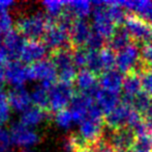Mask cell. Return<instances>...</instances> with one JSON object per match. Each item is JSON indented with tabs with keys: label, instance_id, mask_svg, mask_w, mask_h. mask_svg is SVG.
Instances as JSON below:
<instances>
[{
	"label": "cell",
	"instance_id": "74e56055",
	"mask_svg": "<svg viewBox=\"0 0 152 152\" xmlns=\"http://www.w3.org/2000/svg\"><path fill=\"white\" fill-rule=\"evenodd\" d=\"M14 5H16V3L12 0H0V8L10 10Z\"/></svg>",
	"mask_w": 152,
	"mask_h": 152
},
{
	"label": "cell",
	"instance_id": "ab89813d",
	"mask_svg": "<svg viewBox=\"0 0 152 152\" xmlns=\"http://www.w3.org/2000/svg\"><path fill=\"white\" fill-rule=\"evenodd\" d=\"M6 96H7V94H5V92H4V90H3V85H0V99H1V98L6 97Z\"/></svg>",
	"mask_w": 152,
	"mask_h": 152
},
{
	"label": "cell",
	"instance_id": "ee69618b",
	"mask_svg": "<svg viewBox=\"0 0 152 152\" xmlns=\"http://www.w3.org/2000/svg\"><path fill=\"white\" fill-rule=\"evenodd\" d=\"M151 39H152V24H151Z\"/></svg>",
	"mask_w": 152,
	"mask_h": 152
},
{
	"label": "cell",
	"instance_id": "2e32d148",
	"mask_svg": "<svg viewBox=\"0 0 152 152\" xmlns=\"http://www.w3.org/2000/svg\"><path fill=\"white\" fill-rule=\"evenodd\" d=\"M94 103H95V99L93 98V96L83 93L76 94L69 105V110L72 115L75 123H81L82 121H84L88 116L90 108Z\"/></svg>",
	"mask_w": 152,
	"mask_h": 152
},
{
	"label": "cell",
	"instance_id": "4316f807",
	"mask_svg": "<svg viewBox=\"0 0 152 152\" xmlns=\"http://www.w3.org/2000/svg\"><path fill=\"white\" fill-rule=\"evenodd\" d=\"M55 83V82H54ZM54 83L51 82H42L39 85L34 87V90L30 93L31 101L34 106H37L42 110L48 108L49 104V90L51 89Z\"/></svg>",
	"mask_w": 152,
	"mask_h": 152
},
{
	"label": "cell",
	"instance_id": "ba28073f",
	"mask_svg": "<svg viewBox=\"0 0 152 152\" xmlns=\"http://www.w3.org/2000/svg\"><path fill=\"white\" fill-rule=\"evenodd\" d=\"M104 120L86 118L79 123L78 136L89 147L93 148L104 138Z\"/></svg>",
	"mask_w": 152,
	"mask_h": 152
},
{
	"label": "cell",
	"instance_id": "603a6c76",
	"mask_svg": "<svg viewBox=\"0 0 152 152\" xmlns=\"http://www.w3.org/2000/svg\"><path fill=\"white\" fill-rule=\"evenodd\" d=\"M26 39H24L16 29H12L2 38V42L8 53V56L12 59L18 61L19 54H20L22 47L24 45Z\"/></svg>",
	"mask_w": 152,
	"mask_h": 152
},
{
	"label": "cell",
	"instance_id": "8d00e7d4",
	"mask_svg": "<svg viewBox=\"0 0 152 152\" xmlns=\"http://www.w3.org/2000/svg\"><path fill=\"white\" fill-rule=\"evenodd\" d=\"M10 61V56H8V53L3 45L2 38L0 37V69H3V68L5 67V65Z\"/></svg>",
	"mask_w": 152,
	"mask_h": 152
},
{
	"label": "cell",
	"instance_id": "277c9868",
	"mask_svg": "<svg viewBox=\"0 0 152 152\" xmlns=\"http://www.w3.org/2000/svg\"><path fill=\"white\" fill-rule=\"evenodd\" d=\"M51 61L56 67L58 81L72 85L78 74V69L72 61V51L68 48L53 51Z\"/></svg>",
	"mask_w": 152,
	"mask_h": 152
},
{
	"label": "cell",
	"instance_id": "9a60e30c",
	"mask_svg": "<svg viewBox=\"0 0 152 152\" xmlns=\"http://www.w3.org/2000/svg\"><path fill=\"white\" fill-rule=\"evenodd\" d=\"M93 33L91 24L86 20H74L70 27V44L75 48H86Z\"/></svg>",
	"mask_w": 152,
	"mask_h": 152
},
{
	"label": "cell",
	"instance_id": "cb8c5ba5",
	"mask_svg": "<svg viewBox=\"0 0 152 152\" xmlns=\"http://www.w3.org/2000/svg\"><path fill=\"white\" fill-rule=\"evenodd\" d=\"M47 116L48 115H47L46 110L31 105L30 108H27L25 112H23L21 114L20 123L22 125L26 126V127L33 129L34 127L39 125L40 123H42L47 119Z\"/></svg>",
	"mask_w": 152,
	"mask_h": 152
},
{
	"label": "cell",
	"instance_id": "6da1fadb",
	"mask_svg": "<svg viewBox=\"0 0 152 152\" xmlns=\"http://www.w3.org/2000/svg\"><path fill=\"white\" fill-rule=\"evenodd\" d=\"M72 19L67 10L56 20L50 19L48 29L42 38L47 48L53 51L68 48L70 44V27L74 22Z\"/></svg>",
	"mask_w": 152,
	"mask_h": 152
},
{
	"label": "cell",
	"instance_id": "60d3db41",
	"mask_svg": "<svg viewBox=\"0 0 152 152\" xmlns=\"http://www.w3.org/2000/svg\"><path fill=\"white\" fill-rule=\"evenodd\" d=\"M77 152H95L93 148H85V149H82V150H79Z\"/></svg>",
	"mask_w": 152,
	"mask_h": 152
},
{
	"label": "cell",
	"instance_id": "8992f818",
	"mask_svg": "<svg viewBox=\"0 0 152 152\" xmlns=\"http://www.w3.org/2000/svg\"><path fill=\"white\" fill-rule=\"evenodd\" d=\"M76 96L72 85L56 81L49 90L48 108L54 113L68 108Z\"/></svg>",
	"mask_w": 152,
	"mask_h": 152
},
{
	"label": "cell",
	"instance_id": "d6a6232c",
	"mask_svg": "<svg viewBox=\"0 0 152 152\" xmlns=\"http://www.w3.org/2000/svg\"><path fill=\"white\" fill-rule=\"evenodd\" d=\"M72 61L77 69H86L87 65V49L76 48L72 51Z\"/></svg>",
	"mask_w": 152,
	"mask_h": 152
},
{
	"label": "cell",
	"instance_id": "7bdbcfd3",
	"mask_svg": "<svg viewBox=\"0 0 152 152\" xmlns=\"http://www.w3.org/2000/svg\"><path fill=\"white\" fill-rule=\"evenodd\" d=\"M21 152H33V151L30 150V149H23V150L21 151Z\"/></svg>",
	"mask_w": 152,
	"mask_h": 152
},
{
	"label": "cell",
	"instance_id": "83f0119b",
	"mask_svg": "<svg viewBox=\"0 0 152 152\" xmlns=\"http://www.w3.org/2000/svg\"><path fill=\"white\" fill-rule=\"evenodd\" d=\"M42 5L46 12V16L52 20L60 18L66 10V1L61 0H48L42 2Z\"/></svg>",
	"mask_w": 152,
	"mask_h": 152
},
{
	"label": "cell",
	"instance_id": "836d02e7",
	"mask_svg": "<svg viewBox=\"0 0 152 152\" xmlns=\"http://www.w3.org/2000/svg\"><path fill=\"white\" fill-rule=\"evenodd\" d=\"M12 145L10 130L0 127V152H10Z\"/></svg>",
	"mask_w": 152,
	"mask_h": 152
},
{
	"label": "cell",
	"instance_id": "e0dca14e",
	"mask_svg": "<svg viewBox=\"0 0 152 152\" xmlns=\"http://www.w3.org/2000/svg\"><path fill=\"white\" fill-rule=\"evenodd\" d=\"M122 92H123V96L121 97V102L132 106V99L142 92L141 77L138 73L132 72L124 76Z\"/></svg>",
	"mask_w": 152,
	"mask_h": 152
},
{
	"label": "cell",
	"instance_id": "484cf974",
	"mask_svg": "<svg viewBox=\"0 0 152 152\" xmlns=\"http://www.w3.org/2000/svg\"><path fill=\"white\" fill-rule=\"evenodd\" d=\"M132 42V38H130L129 33L125 29L124 26H119L116 28L114 35L112 38L109 40V48L112 49L114 52H119V51L123 50L127 46H129Z\"/></svg>",
	"mask_w": 152,
	"mask_h": 152
},
{
	"label": "cell",
	"instance_id": "7c38bea8",
	"mask_svg": "<svg viewBox=\"0 0 152 152\" xmlns=\"http://www.w3.org/2000/svg\"><path fill=\"white\" fill-rule=\"evenodd\" d=\"M10 136L12 144L23 149H29L39 141V136L34 129L22 125L19 122L10 127Z\"/></svg>",
	"mask_w": 152,
	"mask_h": 152
},
{
	"label": "cell",
	"instance_id": "44dd1931",
	"mask_svg": "<svg viewBox=\"0 0 152 152\" xmlns=\"http://www.w3.org/2000/svg\"><path fill=\"white\" fill-rule=\"evenodd\" d=\"M93 98L95 99L96 104L99 106V108L102 110L104 116L112 112L121 102L120 95L104 91V90L100 89L99 85H98L97 90L94 92Z\"/></svg>",
	"mask_w": 152,
	"mask_h": 152
},
{
	"label": "cell",
	"instance_id": "30bf717a",
	"mask_svg": "<svg viewBox=\"0 0 152 152\" xmlns=\"http://www.w3.org/2000/svg\"><path fill=\"white\" fill-rule=\"evenodd\" d=\"M48 54V48L44 42L39 40H26L22 47L18 61L24 65H33L46 59Z\"/></svg>",
	"mask_w": 152,
	"mask_h": 152
},
{
	"label": "cell",
	"instance_id": "52a82bcc",
	"mask_svg": "<svg viewBox=\"0 0 152 152\" xmlns=\"http://www.w3.org/2000/svg\"><path fill=\"white\" fill-rule=\"evenodd\" d=\"M123 26L129 33L132 42L139 46L142 47L151 43V24L136 14H127Z\"/></svg>",
	"mask_w": 152,
	"mask_h": 152
},
{
	"label": "cell",
	"instance_id": "1f68e13d",
	"mask_svg": "<svg viewBox=\"0 0 152 152\" xmlns=\"http://www.w3.org/2000/svg\"><path fill=\"white\" fill-rule=\"evenodd\" d=\"M55 122H56L57 126H59L60 128L68 129L72 125V123H75L69 108H65L60 112L55 113Z\"/></svg>",
	"mask_w": 152,
	"mask_h": 152
},
{
	"label": "cell",
	"instance_id": "9c48e42d",
	"mask_svg": "<svg viewBox=\"0 0 152 152\" xmlns=\"http://www.w3.org/2000/svg\"><path fill=\"white\" fill-rule=\"evenodd\" d=\"M102 140L115 151L128 152L132 150L136 144V134L134 130L128 127L115 130L109 129L108 136L104 133Z\"/></svg>",
	"mask_w": 152,
	"mask_h": 152
},
{
	"label": "cell",
	"instance_id": "f35d334b",
	"mask_svg": "<svg viewBox=\"0 0 152 152\" xmlns=\"http://www.w3.org/2000/svg\"><path fill=\"white\" fill-rule=\"evenodd\" d=\"M5 82V75H4L3 69H0V85H3V83Z\"/></svg>",
	"mask_w": 152,
	"mask_h": 152
},
{
	"label": "cell",
	"instance_id": "4dcf8cb0",
	"mask_svg": "<svg viewBox=\"0 0 152 152\" xmlns=\"http://www.w3.org/2000/svg\"><path fill=\"white\" fill-rule=\"evenodd\" d=\"M14 26V19L10 10L0 8V37L12 31Z\"/></svg>",
	"mask_w": 152,
	"mask_h": 152
},
{
	"label": "cell",
	"instance_id": "5bb4252c",
	"mask_svg": "<svg viewBox=\"0 0 152 152\" xmlns=\"http://www.w3.org/2000/svg\"><path fill=\"white\" fill-rule=\"evenodd\" d=\"M132 110H134L132 106L120 102L117 108H115L112 112L104 116V126L113 130L128 127Z\"/></svg>",
	"mask_w": 152,
	"mask_h": 152
},
{
	"label": "cell",
	"instance_id": "e575fe53",
	"mask_svg": "<svg viewBox=\"0 0 152 152\" xmlns=\"http://www.w3.org/2000/svg\"><path fill=\"white\" fill-rule=\"evenodd\" d=\"M139 75L141 77L142 91L152 97V70H145Z\"/></svg>",
	"mask_w": 152,
	"mask_h": 152
},
{
	"label": "cell",
	"instance_id": "8fae6325",
	"mask_svg": "<svg viewBox=\"0 0 152 152\" xmlns=\"http://www.w3.org/2000/svg\"><path fill=\"white\" fill-rule=\"evenodd\" d=\"M28 67L29 80H37L42 82H56L57 70L53 62L49 59H45L40 62L27 66Z\"/></svg>",
	"mask_w": 152,
	"mask_h": 152
},
{
	"label": "cell",
	"instance_id": "f546056e",
	"mask_svg": "<svg viewBox=\"0 0 152 152\" xmlns=\"http://www.w3.org/2000/svg\"><path fill=\"white\" fill-rule=\"evenodd\" d=\"M99 55L104 72L114 70V68L116 67V52H114L109 47H104L99 50Z\"/></svg>",
	"mask_w": 152,
	"mask_h": 152
},
{
	"label": "cell",
	"instance_id": "3957f363",
	"mask_svg": "<svg viewBox=\"0 0 152 152\" xmlns=\"http://www.w3.org/2000/svg\"><path fill=\"white\" fill-rule=\"evenodd\" d=\"M116 68L120 73L128 74L132 72L140 74L145 69L142 59L141 46L132 43L129 46L116 53Z\"/></svg>",
	"mask_w": 152,
	"mask_h": 152
},
{
	"label": "cell",
	"instance_id": "4fadbf2b",
	"mask_svg": "<svg viewBox=\"0 0 152 152\" xmlns=\"http://www.w3.org/2000/svg\"><path fill=\"white\" fill-rule=\"evenodd\" d=\"M5 81L12 87H24L26 81L29 80L28 67L17 59H10L3 68Z\"/></svg>",
	"mask_w": 152,
	"mask_h": 152
},
{
	"label": "cell",
	"instance_id": "f1b7e54d",
	"mask_svg": "<svg viewBox=\"0 0 152 152\" xmlns=\"http://www.w3.org/2000/svg\"><path fill=\"white\" fill-rule=\"evenodd\" d=\"M86 69L90 70L98 77L104 73L102 61H100L99 50H89L87 49V65Z\"/></svg>",
	"mask_w": 152,
	"mask_h": 152
},
{
	"label": "cell",
	"instance_id": "ac0fdd59",
	"mask_svg": "<svg viewBox=\"0 0 152 152\" xmlns=\"http://www.w3.org/2000/svg\"><path fill=\"white\" fill-rule=\"evenodd\" d=\"M124 76L118 70H110V71L104 72L98 77V85L100 89L113 94L120 95L123 85Z\"/></svg>",
	"mask_w": 152,
	"mask_h": 152
},
{
	"label": "cell",
	"instance_id": "ffe728a7",
	"mask_svg": "<svg viewBox=\"0 0 152 152\" xmlns=\"http://www.w3.org/2000/svg\"><path fill=\"white\" fill-rule=\"evenodd\" d=\"M75 83L80 93L93 96L98 87V76L88 69L79 70Z\"/></svg>",
	"mask_w": 152,
	"mask_h": 152
},
{
	"label": "cell",
	"instance_id": "d4e9b609",
	"mask_svg": "<svg viewBox=\"0 0 152 152\" xmlns=\"http://www.w3.org/2000/svg\"><path fill=\"white\" fill-rule=\"evenodd\" d=\"M92 5L89 1H66V10L76 20H86L88 16L92 14Z\"/></svg>",
	"mask_w": 152,
	"mask_h": 152
},
{
	"label": "cell",
	"instance_id": "7402d4cb",
	"mask_svg": "<svg viewBox=\"0 0 152 152\" xmlns=\"http://www.w3.org/2000/svg\"><path fill=\"white\" fill-rule=\"evenodd\" d=\"M119 4L124 8L132 12V14H136L143 20L152 24V1H146V0H141V1H118Z\"/></svg>",
	"mask_w": 152,
	"mask_h": 152
},
{
	"label": "cell",
	"instance_id": "b9f144b4",
	"mask_svg": "<svg viewBox=\"0 0 152 152\" xmlns=\"http://www.w3.org/2000/svg\"><path fill=\"white\" fill-rule=\"evenodd\" d=\"M132 152H148V151H145V150H141V149H138V148H132Z\"/></svg>",
	"mask_w": 152,
	"mask_h": 152
},
{
	"label": "cell",
	"instance_id": "7a4b0ae2",
	"mask_svg": "<svg viewBox=\"0 0 152 152\" xmlns=\"http://www.w3.org/2000/svg\"><path fill=\"white\" fill-rule=\"evenodd\" d=\"M50 19L40 12L20 17L16 22V30L26 40H39L48 29Z\"/></svg>",
	"mask_w": 152,
	"mask_h": 152
},
{
	"label": "cell",
	"instance_id": "d6986e66",
	"mask_svg": "<svg viewBox=\"0 0 152 152\" xmlns=\"http://www.w3.org/2000/svg\"><path fill=\"white\" fill-rule=\"evenodd\" d=\"M7 101L12 110L21 113L29 108L32 104L31 95L24 87H12L7 94Z\"/></svg>",
	"mask_w": 152,
	"mask_h": 152
},
{
	"label": "cell",
	"instance_id": "f6af8a7d",
	"mask_svg": "<svg viewBox=\"0 0 152 152\" xmlns=\"http://www.w3.org/2000/svg\"><path fill=\"white\" fill-rule=\"evenodd\" d=\"M116 152H120V151H116Z\"/></svg>",
	"mask_w": 152,
	"mask_h": 152
},
{
	"label": "cell",
	"instance_id": "5b68a950",
	"mask_svg": "<svg viewBox=\"0 0 152 152\" xmlns=\"http://www.w3.org/2000/svg\"><path fill=\"white\" fill-rule=\"evenodd\" d=\"M94 5L92 10V29L95 33L100 36L104 40H110L114 35L117 26L109 16L108 10L104 1H95L92 3Z\"/></svg>",
	"mask_w": 152,
	"mask_h": 152
},
{
	"label": "cell",
	"instance_id": "d590c367",
	"mask_svg": "<svg viewBox=\"0 0 152 152\" xmlns=\"http://www.w3.org/2000/svg\"><path fill=\"white\" fill-rule=\"evenodd\" d=\"M10 103L7 101V96L0 99V125H3L10 120Z\"/></svg>",
	"mask_w": 152,
	"mask_h": 152
}]
</instances>
